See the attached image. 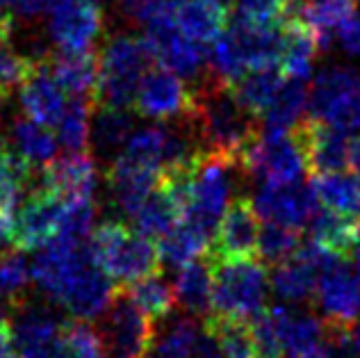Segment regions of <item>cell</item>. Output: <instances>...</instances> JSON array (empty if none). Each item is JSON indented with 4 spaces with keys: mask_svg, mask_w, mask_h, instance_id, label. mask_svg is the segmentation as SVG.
I'll return each instance as SVG.
<instances>
[{
    "mask_svg": "<svg viewBox=\"0 0 360 358\" xmlns=\"http://www.w3.org/2000/svg\"><path fill=\"white\" fill-rule=\"evenodd\" d=\"M290 135L301 146L312 176L340 174L349 167V144H352V139L340 130L308 117Z\"/></svg>",
    "mask_w": 360,
    "mask_h": 358,
    "instance_id": "obj_16",
    "label": "cell"
},
{
    "mask_svg": "<svg viewBox=\"0 0 360 358\" xmlns=\"http://www.w3.org/2000/svg\"><path fill=\"white\" fill-rule=\"evenodd\" d=\"M192 126L203 155L231 160L240 167V158L260 135L251 112H246L233 89L207 71L192 87V108L185 117Z\"/></svg>",
    "mask_w": 360,
    "mask_h": 358,
    "instance_id": "obj_1",
    "label": "cell"
},
{
    "mask_svg": "<svg viewBox=\"0 0 360 358\" xmlns=\"http://www.w3.org/2000/svg\"><path fill=\"white\" fill-rule=\"evenodd\" d=\"M103 358H148L155 347V328L144 310L119 288L98 322Z\"/></svg>",
    "mask_w": 360,
    "mask_h": 358,
    "instance_id": "obj_6",
    "label": "cell"
},
{
    "mask_svg": "<svg viewBox=\"0 0 360 358\" xmlns=\"http://www.w3.org/2000/svg\"><path fill=\"white\" fill-rule=\"evenodd\" d=\"M123 290L128 292V297L135 301V304L144 310V313L153 319V322L169 317V315H172V310L178 306L176 288L160 274H150L146 279H139L132 286L123 288Z\"/></svg>",
    "mask_w": 360,
    "mask_h": 358,
    "instance_id": "obj_34",
    "label": "cell"
},
{
    "mask_svg": "<svg viewBox=\"0 0 360 358\" xmlns=\"http://www.w3.org/2000/svg\"><path fill=\"white\" fill-rule=\"evenodd\" d=\"M310 103V91L303 80H292L283 84V89L278 91L276 101L271 103L269 110L264 112L262 124L264 130L262 133H271V135H290L301 121L303 115L308 110Z\"/></svg>",
    "mask_w": 360,
    "mask_h": 358,
    "instance_id": "obj_30",
    "label": "cell"
},
{
    "mask_svg": "<svg viewBox=\"0 0 360 358\" xmlns=\"http://www.w3.org/2000/svg\"><path fill=\"white\" fill-rule=\"evenodd\" d=\"M37 187H44L62 201L87 199L98 185V167L89 151H78L64 158H55L49 167L34 174Z\"/></svg>",
    "mask_w": 360,
    "mask_h": 358,
    "instance_id": "obj_18",
    "label": "cell"
},
{
    "mask_svg": "<svg viewBox=\"0 0 360 358\" xmlns=\"http://www.w3.org/2000/svg\"><path fill=\"white\" fill-rule=\"evenodd\" d=\"M358 9V0H303L292 5V12L301 18L317 37L319 51H328L338 27Z\"/></svg>",
    "mask_w": 360,
    "mask_h": 358,
    "instance_id": "obj_27",
    "label": "cell"
},
{
    "mask_svg": "<svg viewBox=\"0 0 360 358\" xmlns=\"http://www.w3.org/2000/svg\"><path fill=\"white\" fill-rule=\"evenodd\" d=\"M189 108H192V89L180 80V75L162 67H153L144 73L135 96V110L139 117L169 124V121L185 119Z\"/></svg>",
    "mask_w": 360,
    "mask_h": 358,
    "instance_id": "obj_14",
    "label": "cell"
},
{
    "mask_svg": "<svg viewBox=\"0 0 360 358\" xmlns=\"http://www.w3.org/2000/svg\"><path fill=\"white\" fill-rule=\"evenodd\" d=\"M349 172L360 183V137H354L349 144Z\"/></svg>",
    "mask_w": 360,
    "mask_h": 358,
    "instance_id": "obj_49",
    "label": "cell"
},
{
    "mask_svg": "<svg viewBox=\"0 0 360 358\" xmlns=\"http://www.w3.org/2000/svg\"><path fill=\"white\" fill-rule=\"evenodd\" d=\"M14 27V16L12 12H7V7L0 3V39H9Z\"/></svg>",
    "mask_w": 360,
    "mask_h": 358,
    "instance_id": "obj_50",
    "label": "cell"
},
{
    "mask_svg": "<svg viewBox=\"0 0 360 358\" xmlns=\"http://www.w3.org/2000/svg\"><path fill=\"white\" fill-rule=\"evenodd\" d=\"M180 0H117L119 14L130 23H148L155 16L176 14Z\"/></svg>",
    "mask_w": 360,
    "mask_h": 358,
    "instance_id": "obj_45",
    "label": "cell"
},
{
    "mask_svg": "<svg viewBox=\"0 0 360 358\" xmlns=\"http://www.w3.org/2000/svg\"><path fill=\"white\" fill-rule=\"evenodd\" d=\"M203 331L214 338L224 358H262L251 322L246 319L210 313L203 317Z\"/></svg>",
    "mask_w": 360,
    "mask_h": 358,
    "instance_id": "obj_29",
    "label": "cell"
},
{
    "mask_svg": "<svg viewBox=\"0 0 360 358\" xmlns=\"http://www.w3.org/2000/svg\"><path fill=\"white\" fill-rule=\"evenodd\" d=\"M288 0H235V18L260 27H276L288 21Z\"/></svg>",
    "mask_w": 360,
    "mask_h": 358,
    "instance_id": "obj_44",
    "label": "cell"
},
{
    "mask_svg": "<svg viewBox=\"0 0 360 358\" xmlns=\"http://www.w3.org/2000/svg\"><path fill=\"white\" fill-rule=\"evenodd\" d=\"M328 338V322L319 319L312 313H301V310H292L288 333H285V358L308 354L312 350L326 345Z\"/></svg>",
    "mask_w": 360,
    "mask_h": 358,
    "instance_id": "obj_36",
    "label": "cell"
},
{
    "mask_svg": "<svg viewBox=\"0 0 360 358\" xmlns=\"http://www.w3.org/2000/svg\"><path fill=\"white\" fill-rule=\"evenodd\" d=\"M176 25L196 44H214L226 32L229 12L212 0H180L176 7Z\"/></svg>",
    "mask_w": 360,
    "mask_h": 358,
    "instance_id": "obj_26",
    "label": "cell"
},
{
    "mask_svg": "<svg viewBox=\"0 0 360 358\" xmlns=\"http://www.w3.org/2000/svg\"><path fill=\"white\" fill-rule=\"evenodd\" d=\"M310 240L330 256L349 260L360 247V215L340 210H317L310 222Z\"/></svg>",
    "mask_w": 360,
    "mask_h": 358,
    "instance_id": "obj_21",
    "label": "cell"
},
{
    "mask_svg": "<svg viewBox=\"0 0 360 358\" xmlns=\"http://www.w3.org/2000/svg\"><path fill=\"white\" fill-rule=\"evenodd\" d=\"M301 247V233L297 229L281 224H267L260 229V242H258V256L264 262H278L292 258Z\"/></svg>",
    "mask_w": 360,
    "mask_h": 358,
    "instance_id": "obj_42",
    "label": "cell"
},
{
    "mask_svg": "<svg viewBox=\"0 0 360 358\" xmlns=\"http://www.w3.org/2000/svg\"><path fill=\"white\" fill-rule=\"evenodd\" d=\"M212 3L221 5V7H229V5H233V3H235V0H212Z\"/></svg>",
    "mask_w": 360,
    "mask_h": 358,
    "instance_id": "obj_53",
    "label": "cell"
},
{
    "mask_svg": "<svg viewBox=\"0 0 360 358\" xmlns=\"http://www.w3.org/2000/svg\"><path fill=\"white\" fill-rule=\"evenodd\" d=\"M335 39L347 55L352 58H360V9L347 18V21L338 27Z\"/></svg>",
    "mask_w": 360,
    "mask_h": 358,
    "instance_id": "obj_46",
    "label": "cell"
},
{
    "mask_svg": "<svg viewBox=\"0 0 360 358\" xmlns=\"http://www.w3.org/2000/svg\"><path fill=\"white\" fill-rule=\"evenodd\" d=\"M64 94L66 91L60 87V82L55 80L49 58H46L37 62L32 73L27 75L21 91H18V98H21V110L25 117H30L37 124L51 128L60 124V119L66 112V106H69Z\"/></svg>",
    "mask_w": 360,
    "mask_h": 358,
    "instance_id": "obj_20",
    "label": "cell"
},
{
    "mask_svg": "<svg viewBox=\"0 0 360 358\" xmlns=\"http://www.w3.org/2000/svg\"><path fill=\"white\" fill-rule=\"evenodd\" d=\"M292 358H333V354H330L328 345L319 347V350H312L308 354H301V356H292Z\"/></svg>",
    "mask_w": 360,
    "mask_h": 358,
    "instance_id": "obj_51",
    "label": "cell"
},
{
    "mask_svg": "<svg viewBox=\"0 0 360 358\" xmlns=\"http://www.w3.org/2000/svg\"><path fill=\"white\" fill-rule=\"evenodd\" d=\"M255 212L267 224L303 229L319 210L315 187L306 183H262L253 196Z\"/></svg>",
    "mask_w": 360,
    "mask_h": 358,
    "instance_id": "obj_13",
    "label": "cell"
},
{
    "mask_svg": "<svg viewBox=\"0 0 360 358\" xmlns=\"http://www.w3.org/2000/svg\"><path fill=\"white\" fill-rule=\"evenodd\" d=\"M160 178L162 176H160L155 169L144 167L135 162V160L119 153L112 160V165L108 167V174H105L112 205H115L119 212L132 217L139 210V205L148 199V194L160 185Z\"/></svg>",
    "mask_w": 360,
    "mask_h": 358,
    "instance_id": "obj_19",
    "label": "cell"
},
{
    "mask_svg": "<svg viewBox=\"0 0 360 358\" xmlns=\"http://www.w3.org/2000/svg\"><path fill=\"white\" fill-rule=\"evenodd\" d=\"M176 301L187 315H210L214 295V267L207 256L196 258L178 269L176 276Z\"/></svg>",
    "mask_w": 360,
    "mask_h": 358,
    "instance_id": "obj_24",
    "label": "cell"
},
{
    "mask_svg": "<svg viewBox=\"0 0 360 358\" xmlns=\"http://www.w3.org/2000/svg\"><path fill=\"white\" fill-rule=\"evenodd\" d=\"M51 71L60 87L73 98H91L98 80L96 51H58L49 55Z\"/></svg>",
    "mask_w": 360,
    "mask_h": 358,
    "instance_id": "obj_22",
    "label": "cell"
},
{
    "mask_svg": "<svg viewBox=\"0 0 360 358\" xmlns=\"http://www.w3.org/2000/svg\"><path fill=\"white\" fill-rule=\"evenodd\" d=\"M306 158L292 135L260 133L240 158V172L262 183H297Z\"/></svg>",
    "mask_w": 360,
    "mask_h": 358,
    "instance_id": "obj_8",
    "label": "cell"
},
{
    "mask_svg": "<svg viewBox=\"0 0 360 358\" xmlns=\"http://www.w3.org/2000/svg\"><path fill=\"white\" fill-rule=\"evenodd\" d=\"M214 267V313L238 319H251L264 308L269 292V274L260 260H226Z\"/></svg>",
    "mask_w": 360,
    "mask_h": 358,
    "instance_id": "obj_4",
    "label": "cell"
},
{
    "mask_svg": "<svg viewBox=\"0 0 360 358\" xmlns=\"http://www.w3.org/2000/svg\"><path fill=\"white\" fill-rule=\"evenodd\" d=\"M317 55L319 44L315 32L290 9L288 21L283 23V55L278 64L281 71L290 80H306L312 73Z\"/></svg>",
    "mask_w": 360,
    "mask_h": 358,
    "instance_id": "obj_23",
    "label": "cell"
},
{
    "mask_svg": "<svg viewBox=\"0 0 360 358\" xmlns=\"http://www.w3.org/2000/svg\"><path fill=\"white\" fill-rule=\"evenodd\" d=\"M312 187L319 203H324L326 208L360 215V183L354 176L321 174L312 178Z\"/></svg>",
    "mask_w": 360,
    "mask_h": 358,
    "instance_id": "obj_38",
    "label": "cell"
},
{
    "mask_svg": "<svg viewBox=\"0 0 360 358\" xmlns=\"http://www.w3.org/2000/svg\"><path fill=\"white\" fill-rule=\"evenodd\" d=\"M7 142L34 174L53 162L55 155H58V146H60L58 137H55L49 128L37 124V121H32L25 115L14 117L12 126H9Z\"/></svg>",
    "mask_w": 360,
    "mask_h": 358,
    "instance_id": "obj_25",
    "label": "cell"
},
{
    "mask_svg": "<svg viewBox=\"0 0 360 358\" xmlns=\"http://www.w3.org/2000/svg\"><path fill=\"white\" fill-rule=\"evenodd\" d=\"M352 345H354V354L360 358V319L356 322V328L352 331Z\"/></svg>",
    "mask_w": 360,
    "mask_h": 358,
    "instance_id": "obj_52",
    "label": "cell"
},
{
    "mask_svg": "<svg viewBox=\"0 0 360 358\" xmlns=\"http://www.w3.org/2000/svg\"><path fill=\"white\" fill-rule=\"evenodd\" d=\"M32 267L27 265L21 251H5L0 256V306L14 310L25 304Z\"/></svg>",
    "mask_w": 360,
    "mask_h": 358,
    "instance_id": "obj_35",
    "label": "cell"
},
{
    "mask_svg": "<svg viewBox=\"0 0 360 358\" xmlns=\"http://www.w3.org/2000/svg\"><path fill=\"white\" fill-rule=\"evenodd\" d=\"M34 183V172L27 167L7 139L0 137V208L16 210L18 201Z\"/></svg>",
    "mask_w": 360,
    "mask_h": 358,
    "instance_id": "obj_33",
    "label": "cell"
},
{
    "mask_svg": "<svg viewBox=\"0 0 360 358\" xmlns=\"http://www.w3.org/2000/svg\"><path fill=\"white\" fill-rule=\"evenodd\" d=\"M201 331L192 317H178L155 340V358H194Z\"/></svg>",
    "mask_w": 360,
    "mask_h": 358,
    "instance_id": "obj_40",
    "label": "cell"
},
{
    "mask_svg": "<svg viewBox=\"0 0 360 358\" xmlns=\"http://www.w3.org/2000/svg\"><path fill=\"white\" fill-rule=\"evenodd\" d=\"M58 358H103L98 331L87 319H73L64 324Z\"/></svg>",
    "mask_w": 360,
    "mask_h": 358,
    "instance_id": "obj_43",
    "label": "cell"
},
{
    "mask_svg": "<svg viewBox=\"0 0 360 358\" xmlns=\"http://www.w3.org/2000/svg\"><path fill=\"white\" fill-rule=\"evenodd\" d=\"M105 34V12L96 0H55L49 37L60 51H91Z\"/></svg>",
    "mask_w": 360,
    "mask_h": 358,
    "instance_id": "obj_10",
    "label": "cell"
},
{
    "mask_svg": "<svg viewBox=\"0 0 360 358\" xmlns=\"http://www.w3.org/2000/svg\"><path fill=\"white\" fill-rule=\"evenodd\" d=\"M132 135V115L119 108H98L91 112V137L94 151L105 158H117Z\"/></svg>",
    "mask_w": 360,
    "mask_h": 358,
    "instance_id": "obj_32",
    "label": "cell"
},
{
    "mask_svg": "<svg viewBox=\"0 0 360 358\" xmlns=\"http://www.w3.org/2000/svg\"><path fill=\"white\" fill-rule=\"evenodd\" d=\"M89 247L96 262L115 283H119V288H128L139 279L158 274L162 262L153 240L139 231H130L119 219L103 222L91 233Z\"/></svg>",
    "mask_w": 360,
    "mask_h": 358,
    "instance_id": "obj_3",
    "label": "cell"
},
{
    "mask_svg": "<svg viewBox=\"0 0 360 358\" xmlns=\"http://www.w3.org/2000/svg\"><path fill=\"white\" fill-rule=\"evenodd\" d=\"M260 242V217L255 212L253 201L246 196H238L226 208L217 235L210 242L205 256L214 262L226 260H251L258 256Z\"/></svg>",
    "mask_w": 360,
    "mask_h": 358,
    "instance_id": "obj_11",
    "label": "cell"
},
{
    "mask_svg": "<svg viewBox=\"0 0 360 358\" xmlns=\"http://www.w3.org/2000/svg\"><path fill=\"white\" fill-rule=\"evenodd\" d=\"M235 172H240V167L231 160L201 155L187 181L183 219L196 224L198 229L212 235L229 208Z\"/></svg>",
    "mask_w": 360,
    "mask_h": 358,
    "instance_id": "obj_5",
    "label": "cell"
},
{
    "mask_svg": "<svg viewBox=\"0 0 360 358\" xmlns=\"http://www.w3.org/2000/svg\"><path fill=\"white\" fill-rule=\"evenodd\" d=\"M144 39L153 53V60L162 64V69L194 82L207 73L205 64L210 62V53H205L203 44L192 41L178 30L174 14H162L148 21Z\"/></svg>",
    "mask_w": 360,
    "mask_h": 358,
    "instance_id": "obj_9",
    "label": "cell"
},
{
    "mask_svg": "<svg viewBox=\"0 0 360 358\" xmlns=\"http://www.w3.org/2000/svg\"><path fill=\"white\" fill-rule=\"evenodd\" d=\"M210 238L212 235L207 231L183 219L172 233H167L165 238L160 240L158 244L160 258H162L165 265L180 269L183 265H187V262L205 256L207 249H210Z\"/></svg>",
    "mask_w": 360,
    "mask_h": 358,
    "instance_id": "obj_31",
    "label": "cell"
},
{
    "mask_svg": "<svg viewBox=\"0 0 360 358\" xmlns=\"http://www.w3.org/2000/svg\"><path fill=\"white\" fill-rule=\"evenodd\" d=\"M37 62L39 60L18 51L14 44H9V39H0V106H5L14 96V91L23 87Z\"/></svg>",
    "mask_w": 360,
    "mask_h": 358,
    "instance_id": "obj_39",
    "label": "cell"
},
{
    "mask_svg": "<svg viewBox=\"0 0 360 358\" xmlns=\"http://www.w3.org/2000/svg\"><path fill=\"white\" fill-rule=\"evenodd\" d=\"M96 210H98V205L94 201V196L64 201L58 238L71 240V242H87L94 224H96V215H98Z\"/></svg>",
    "mask_w": 360,
    "mask_h": 358,
    "instance_id": "obj_41",
    "label": "cell"
},
{
    "mask_svg": "<svg viewBox=\"0 0 360 358\" xmlns=\"http://www.w3.org/2000/svg\"><path fill=\"white\" fill-rule=\"evenodd\" d=\"M91 98H73L66 106L64 117L60 119L58 128V144L66 148L69 153L87 151L91 137Z\"/></svg>",
    "mask_w": 360,
    "mask_h": 358,
    "instance_id": "obj_37",
    "label": "cell"
},
{
    "mask_svg": "<svg viewBox=\"0 0 360 358\" xmlns=\"http://www.w3.org/2000/svg\"><path fill=\"white\" fill-rule=\"evenodd\" d=\"M64 324L44 304H23L12 313V347L16 358H58Z\"/></svg>",
    "mask_w": 360,
    "mask_h": 358,
    "instance_id": "obj_15",
    "label": "cell"
},
{
    "mask_svg": "<svg viewBox=\"0 0 360 358\" xmlns=\"http://www.w3.org/2000/svg\"><path fill=\"white\" fill-rule=\"evenodd\" d=\"M310 117L340 133L360 130V71L352 67H326L310 89Z\"/></svg>",
    "mask_w": 360,
    "mask_h": 358,
    "instance_id": "obj_7",
    "label": "cell"
},
{
    "mask_svg": "<svg viewBox=\"0 0 360 358\" xmlns=\"http://www.w3.org/2000/svg\"><path fill=\"white\" fill-rule=\"evenodd\" d=\"M283 84H285V73L281 67H267L244 73L238 82L231 84V89L240 106L258 119L264 117V112L276 101Z\"/></svg>",
    "mask_w": 360,
    "mask_h": 358,
    "instance_id": "obj_28",
    "label": "cell"
},
{
    "mask_svg": "<svg viewBox=\"0 0 360 358\" xmlns=\"http://www.w3.org/2000/svg\"><path fill=\"white\" fill-rule=\"evenodd\" d=\"M64 212V201L44 187L32 185L23 196L12 233V249L34 251L44 249L60 233V222Z\"/></svg>",
    "mask_w": 360,
    "mask_h": 358,
    "instance_id": "obj_12",
    "label": "cell"
},
{
    "mask_svg": "<svg viewBox=\"0 0 360 358\" xmlns=\"http://www.w3.org/2000/svg\"><path fill=\"white\" fill-rule=\"evenodd\" d=\"M315 299L326 322L333 326H352L360 317V281L347 267V260L338 258L319 274Z\"/></svg>",
    "mask_w": 360,
    "mask_h": 358,
    "instance_id": "obj_17",
    "label": "cell"
},
{
    "mask_svg": "<svg viewBox=\"0 0 360 358\" xmlns=\"http://www.w3.org/2000/svg\"><path fill=\"white\" fill-rule=\"evenodd\" d=\"M150 53L144 37L128 32L112 34L98 53V80L94 89L96 108H119L128 110L135 103L139 82L150 69Z\"/></svg>",
    "mask_w": 360,
    "mask_h": 358,
    "instance_id": "obj_2",
    "label": "cell"
},
{
    "mask_svg": "<svg viewBox=\"0 0 360 358\" xmlns=\"http://www.w3.org/2000/svg\"><path fill=\"white\" fill-rule=\"evenodd\" d=\"M53 3L55 0H12V9H14V16H18L21 21L32 23L49 12Z\"/></svg>",
    "mask_w": 360,
    "mask_h": 358,
    "instance_id": "obj_47",
    "label": "cell"
},
{
    "mask_svg": "<svg viewBox=\"0 0 360 358\" xmlns=\"http://www.w3.org/2000/svg\"><path fill=\"white\" fill-rule=\"evenodd\" d=\"M194 358H224L219 345L217 340L210 335V333H201V340L196 345V352H194Z\"/></svg>",
    "mask_w": 360,
    "mask_h": 358,
    "instance_id": "obj_48",
    "label": "cell"
}]
</instances>
